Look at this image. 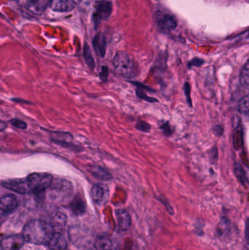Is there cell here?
<instances>
[{
  "label": "cell",
  "mask_w": 249,
  "mask_h": 250,
  "mask_svg": "<svg viewBox=\"0 0 249 250\" xmlns=\"http://www.w3.org/2000/svg\"><path fill=\"white\" fill-rule=\"evenodd\" d=\"M51 0H23L24 7L31 13L41 14L43 13Z\"/></svg>",
  "instance_id": "52a82bcc"
},
{
  "label": "cell",
  "mask_w": 249,
  "mask_h": 250,
  "mask_svg": "<svg viewBox=\"0 0 249 250\" xmlns=\"http://www.w3.org/2000/svg\"><path fill=\"white\" fill-rule=\"evenodd\" d=\"M213 133L217 137H221L224 134V127L222 125H216L213 127Z\"/></svg>",
  "instance_id": "f546056e"
},
{
  "label": "cell",
  "mask_w": 249,
  "mask_h": 250,
  "mask_svg": "<svg viewBox=\"0 0 249 250\" xmlns=\"http://www.w3.org/2000/svg\"><path fill=\"white\" fill-rule=\"evenodd\" d=\"M96 250H114L112 240L108 235H100L96 238L95 242Z\"/></svg>",
  "instance_id": "e0dca14e"
},
{
  "label": "cell",
  "mask_w": 249,
  "mask_h": 250,
  "mask_svg": "<svg viewBox=\"0 0 249 250\" xmlns=\"http://www.w3.org/2000/svg\"><path fill=\"white\" fill-rule=\"evenodd\" d=\"M209 157H210L211 162L213 164L217 163L218 159H219V150L216 145L213 146L211 149Z\"/></svg>",
  "instance_id": "484cf974"
},
{
  "label": "cell",
  "mask_w": 249,
  "mask_h": 250,
  "mask_svg": "<svg viewBox=\"0 0 249 250\" xmlns=\"http://www.w3.org/2000/svg\"><path fill=\"white\" fill-rule=\"evenodd\" d=\"M83 58H84L86 64L89 66L91 70H94L95 67V60H94L93 56H92L90 48H89L87 44H85L84 47H83Z\"/></svg>",
  "instance_id": "44dd1931"
},
{
  "label": "cell",
  "mask_w": 249,
  "mask_h": 250,
  "mask_svg": "<svg viewBox=\"0 0 249 250\" xmlns=\"http://www.w3.org/2000/svg\"><path fill=\"white\" fill-rule=\"evenodd\" d=\"M18 207L17 198L13 195H5L0 197V210L11 212Z\"/></svg>",
  "instance_id": "7c38bea8"
},
{
  "label": "cell",
  "mask_w": 249,
  "mask_h": 250,
  "mask_svg": "<svg viewBox=\"0 0 249 250\" xmlns=\"http://www.w3.org/2000/svg\"><path fill=\"white\" fill-rule=\"evenodd\" d=\"M112 13V4L111 1H104L99 2L96 7V13L95 14V23H99L100 21L106 20Z\"/></svg>",
  "instance_id": "ba28073f"
},
{
  "label": "cell",
  "mask_w": 249,
  "mask_h": 250,
  "mask_svg": "<svg viewBox=\"0 0 249 250\" xmlns=\"http://www.w3.org/2000/svg\"><path fill=\"white\" fill-rule=\"evenodd\" d=\"M159 129L162 131L164 135L167 137L171 136L173 133V129H172V126L170 124L169 122H162L161 125H159Z\"/></svg>",
  "instance_id": "603a6c76"
},
{
  "label": "cell",
  "mask_w": 249,
  "mask_h": 250,
  "mask_svg": "<svg viewBox=\"0 0 249 250\" xmlns=\"http://www.w3.org/2000/svg\"><path fill=\"white\" fill-rule=\"evenodd\" d=\"M234 173L236 176L237 179L244 186L248 184L249 179L247 172L244 170L243 166L239 163H235L234 164Z\"/></svg>",
  "instance_id": "ac0fdd59"
},
{
  "label": "cell",
  "mask_w": 249,
  "mask_h": 250,
  "mask_svg": "<svg viewBox=\"0 0 249 250\" xmlns=\"http://www.w3.org/2000/svg\"><path fill=\"white\" fill-rule=\"evenodd\" d=\"M24 242L22 235H12L1 240V248L3 250H19Z\"/></svg>",
  "instance_id": "8992f818"
},
{
  "label": "cell",
  "mask_w": 249,
  "mask_h": 250,
  "mask_svg": "<svg viewBox=\"0 0 249 250\" xmlns=\"http://www.w3.org/2000/svg\"><path fill=\"white\" fill-rule=\"evenodd\" d=\"M26 179L31 192L39 193L51 187L54 178L49 173H32Z\"/></svg>",
  "instance_id": "3957f363"
},
{
  "label": "cell",
  "mask_w": 249,
  "mask_h": 250,
  "mask_svg": "<svg viewBox=\"0 0 249 250\" xmlns=\"http://www.w3.org/2000/svg\"><path fill=\"white\" fill-rule=\"evenodd\" d=\"M91 197L96 204L102 205L108 201L109 191L108 188L104 185L96 184L93 185L90 191Z\"/></svg>",
  "instance_id": "5b68a950"
},
{
  "label": "cell",
  "mask_w": 249,
  "mask_h": 250,
  "mask_svg": "<svg viewBox=\"0 0 249 250\" xmlns=\"http://www.w3.org/2000/svg\"><path fill=\"white\" fill-rule=\"evenodd\" d=\"M204 60H201L200 58H194L190 62L187 64V67L189 69L192 68L193 67H200L204 64Z\"/></svg>",
  "instance_id": "83f0119b"
},
{
  "label": "cell",
  "mask_w": 249,
  "mask_h": 250,
  "mask_svg": "<svg viewBox=\"0 0 249 250\" xmlns=\"http://www.w3.org/2000/svg\"><path fill=\"white\" fill-rule=\"evenodd\" d=\"M49 6L54 11L67 13L74 10L76 4L74 0H51Z\"/></svg>",
  "instance_id": "9c48e42d"
},
{
  "label": "cell",
  "mask_w": 249,
  "mask_h": 250,
  "mask_svg": "<svg viewBox=\"0 0 249 250\" xmlns=\"http://www.w3.org/2000/svg\"><path fill=\"white\" fill-rule=\"evenodd\" d=\"M238 111L241 114L244 115L248 116L249 111V95H247L241 98L238 102Z\"/></svg>",
  "instance_id": "7402d4cb"
},
{
  "label": "cell",
  "mask_w": 249,
  "mask_h": 250,
  "mask_svg": "<svg viewBox=\"0 0 249 250\" xmlns=\"http://www.w3.org/2000/svg\"><path fill=\"white\" fill-rule=\"evenodd\" d=\"M7 128V124L4 122L0 120V131L4 130Z\"/></svg>",
  "instance_id": "4dcf8cb0"
},
{
  "label": "cell",
  "mask_w": 249,
  "mask_h": 250,
  "mask_svg": "<svg viewBox=\"0 0 249 250\" xmlns=\"http://www.w3.org/2000/svg\"><path fill=\"white\" fill-rule=\"evenodd\" d=\"M184 94H185L186 99H187V104L190 108H192V101L191 98V86H190L189 82H186L184 86Z\"/></svg>",
  "instance_id": "d4e9b609"
},
{
  "label": "cell",
  "mask_w": 249,
  "mask_h": 250,
  "mask_svg": "<svg viewBox=\"0 0 249 250\" xmlns=\"http://www.w3.org/2000/svg\"><path fill=\"white\" fill-rule=\"evenodd\" d=\"M89 170L94 177L99 180L108 182L113 179V175L111 174V172L102 166L94 165V166H89Z\"/></svg>",
  "instance_id": "8fae6325"
},
{
  "label": "cell",
  "mask_w": 249,
  "mask_h": 250,
  "mask_svg": "<svg viewBox=\"0 0 249 250\" xmlns=\"http://www.w3.org/2000/svg\"><path fill=\"white\" fill-rule=\"evenodd\" d=\"M117 224L121 230H127L131 226V218L128 211L125 209H118L115 211Z\"/></svg>",
  "instance_id": "5bb4252c"
},
{
  "label": "cell",
  "mask_w": 249,
  "mask_h": 250,
  "mask_svg": "<svg viewBox=\"0 0 249 250\" xmlns=\"http://www.w3.org/2000/svg\"><path fill=\"white\" fill-rule=\"evenodd\" d=\"M240 83L244 87L248 88L249 86V62H246L241 69L239 77Z\"/></svg>",
  "instance_id": "ffe728a7"
},
{
  "label": "cell",
  "mask_w": 249,
  "mask_h": 250,
  "mask_svg": "<svg viewBox=\"0 0 249 250\" xmlns=\"http://www.w3.org/2000/svg\"><path fill=\"white\" fill-rule=\"evenodd\" d=\"M130 83L134 84V86H137L136 89V95L139 99L143 100V101H146L148 103H151V104H153V103H159V101L156 99L155 98H152V97L148 96L147 94L146 93L145 91H149L150 92H155L154 89H152V88L149 87L146 85L143 84V83H140V82H130Z\"/></svg>",
  "instance_id": "30bf717a"
},
{
  "label": "cell",
  "mask_w": 249,
  "mask_h": 250,
  "mask_svg": "<svg viewBox=\"0 0 249 250\" xmlns=\"http://www.w3.org/2000/svg\"><path fill=\"white\" fill-rule=\"evenodd\" d=\"M9 123H10L15 127L19 128L20 129H25L27 127V125L24 122L21 121L20 120H17V119H13V120H10Z\"/></svg>",
  "instance_id": "4316f807"
},
{
  "label": "cell",
  "mask_w": 249,
  "mask_h": 250,
  "mask_svg": "<svg viewBox=\"0 0 249 250\" xmlns=\"http://www.w3.org/2000/svg\"><path fill=\"white\" fill-rule=\"evenodd\" d=\"M108 74H109L108 67H107V66H102V70H101L100 73H99V79H100V80L102 81V82H107Z\"/></svg>",
  "instance_id": "f1b7e54d"
},
{
  "label": "cell",
  "mask_w": 249,
  "mask_h": 250,
  "mask_svg": "<svg viewBox=\"0 0 249 250\" xmlns=\"http://www.w3.org/2000/svg\"><path fill=\"white\" fill-rule=\"evenodd\" d=\"M158 26L161 30L165 32H171L177 26V21L173 16L164 14L158 20Z\"/></svg>",
  "instance_id": "4fadbf2b"
},
{
  "label": "cell",
  "mask_w": 249,
  "mask_h": 250,
  "mask_svg": "<svg viewBox=\"0 0 249 250\" xmlns=\"http://www.w3.org/2000/svg\"><path fill=\"white\" fill-rule=\"evenodd\" d=\"M135 129L137 130L140 131V132H146L147 133V132H150L152 126L149 123H146V122L140 120L135 125Z\"/></svg>",
  "instance_id": "cb8c5ba5"
},
{
  "label": "cell",
  "mask_w": 249,
  "mask_h": 250,
  "mask_svg": "<svg viewBox=\"0 0 249 250\" xmlns=\"http://www.w3.org/2000/svg\"><path fill=\"white\" fill-rule=\"evenodd\" d=\"M48 245L52 250H65L67 246L65 238L59 233H54Z\"/></svg>",
  "instance_id": "9a60e30c"
},
{
  "label": "cell",
  "mask_w": 249,
  "mask_h": 250,
  "mask_svg": "<svg viewBox=\"0 0 249 250\" xmlns=\"http://www.w3.org/2000/svg\"><path fill=\"white\" fill-rule=\"evenodd\" d=\"M71 208L76 214H82L86 210V204L81 197L76 196L71 204Z\"/></svg>",
  "instance_id": "d6986e66"
},
{
  "label": "cell",
  "mask_w": 249,
  "mask_h": 250,
  "mask_svg": "<svg viewBox=\"0 0 249 250\" xmlns=\"http://www.w3.org/2000/svg\"><path fill=\"white\" fill-rule=\"evenodd\" d=\"M54 234L52 225L42 220L28 222L23 228V236L25 242L36 245H48Z\"/></svg>",
  "instance_id": "6da1fadb"
},
{
  "label": "cell",
  "mask_w": 249,
  "mask_h": 250,
  "mask_svg": "<svg viewBox=\"0 0 249 250\" xmlns=\"http://www.w3.org/2000/svg\"><path fill=\"white\" fill-rule=\"evenodd\" d=\"M114 67L117 74L126 79H133L137 74V67L127 53L118 51L114 60Z\"/></svg>",
  "instance_id": "7a4b0ae2"
},
{
  "label": "cell",
  "mask_w": 249,
  "mask_h": 250,
  "mask_svg": "<svg viewBox=\"0 0 249 250\" xmlns=\"http://www.w3.org/2000/svg\"><path fill=\"white\" fill-rule=\"evenodd\" d=\"M4 188L10 189L13 192H17L20 194H29L31 193L30 189L28 186L26 179H10V180L5 181L1 184Z\"/></svg>",
  "instance_id": "277c9868"
},
{
  "label": "cell",
  "mask_w": 249,
  "mask_h": 250,
  "mask_svg": "<svg viewBox=\"0 0 249 250\" xmlns=\"http://www.w3.org/2000/svg\"><path fill=\"white\" fill-rule=\"evenodd\" d=\"M93 46L96 54L101 57H104L106 52V41L102 34H98L94 38Z\"/></svg>",
  "instance_id": "2e32d148"
}]
</instances>
